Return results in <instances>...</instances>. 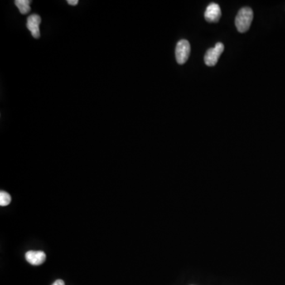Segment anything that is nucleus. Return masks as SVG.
<instances>
[{"label": "nucleus", "mask_w": 285, "mask_h": 285, "mask_svg": "<svg viewBox=\"0 0 285 285\" xmlns=\"http://www.w3.org/2000/svg\"><path fill=\"white\" fill-rule=\"evenodd\" d=\"M190 51H191V48H190L189 41L186 40L179 41L177 44L176 51H175L177 62L179 64H185L190 57Z\"/></svg>", "instance_id": "nucleus-3"}, {"label": "nucleus", "mask_w": 285, "mask_h": 285, "mask_svg": "<svg viewBox=\"0 0 285 285\" xmlns=\"http://www.w3.org/2000/svg\"><path fill=\"white\" fill-rule=\"evenodd\" d=\"M79 1L78 0H68V3L71 6H76Z\"/></svg>", "instance_id": "nucleus-9"}, {"label": "nucleus", "mask_w": 285, "mask_h": 285, "mask_svg": "<svg viewBox=\"0 0 285 285\" xmlns=\"http://www.w3.org/2000/svg\"><path fill=\"white\" fill-rule=\"evenodd\" d=\"M224 50V45L223 43H216L215 47L212 48L207 51L204 55V63L207 66L213 67L217 64L219 56L223 53Z\"/></svg>", "instance_id": "nucleus-2"}, {"label": "nucleus", "mask_w": 285, "mask_h": 285, "mask_svg": "<svg viewBox=\"0 0 285 285\" xmlns=\"http://www.w3.org/2000/svg\"><path fill=\"white\" fill-rule=\"evenodd\" d=\"M52 285H65V284H64V281L57 280V281H55Z\"/></svg>", "instance_id": "nucleus-10"}, {"label": "nucleus", "mask_w": 285, "mask_h": 285, "mask_svg": "<svg viewBox=\"0 0 285 285\" xmlns=\"http://www.w3.org/2000/svg\"><path fill=\"white\" fill-rule=\"evenodd\" d=\"M11 196L7 192H0V205L1 206H7L11 204Z\"/></svg>", "instance_id": "nucleus-8"}, {"label": "nucleus", "mask_w": 285, "mask_h": 285, "mask_svg": "<svg viewBox=\"0 0 285 285\" xmlns=\"http://www.w3.org/2000/svg\"><path fill=\"white\" fill-rule=\"evenodd\" d=\"M15 3L19 10L20 13L22 15H27L30 13V3H31L30 0H16Z\"/></svg>", "instance_id": "nucleus-7"}, {"label": "nucleus", "mask_w": 285, "mask_h": 285, "mask_svg": "<svg viewBox=\"0 0 285 285\" xmlns=\"http://www.w3.org/2000/svg\"><path fill=\"white\" fill-rule=\"evenodd\" d=\"M41 22V18L39 15H31L27 18V28L30 30L32 36L34 38H39L40 37V24Z\"/></svg>", "instance_id": "nucleus-5"}, {"label": "nucleus", "mask_w": 285, "mask_h": 285, "mask_svg": "<svg viewBox=\"0 0 285 285\" xmlns=\"http://www.w3.org/2000/svg\"><path fill=\"white\" fill-rule=\"evenodd\" d=\"M221 17V10L219 5L215 2L210 3L206 8L204 18L209 22H217Z\"/></svg>", "instance_id": "nucleus-4"}, {"label": "nucleus", "mask_w": 285, "mask_h": 285, "mask_svg": "<svg viewBox=\"0 0 285 285\" xmlns=\"http://www.w3.org/2000/svg\"><path fill=\"white\" fill-rule=\"evenodd\" d=\"M253 18V10L249 7H243L238 11L235 18V26L240 33L248 31Z\"/></svg>", "instance_id": "nucleus-1"}, {"label": "nucleus", "mask_w": 285, "mask_h": 285, "mask_svg": "<svg viewBox=\"0 0 285 285\" xmlns=\"http://www.w3.org/2000/svg\"><path fill=\"white\" fill-rule=\"evenodd\" d=\"M26 259L30 264L33 266H40L45 262L46 254L43 251L30 250L26 253Z\"/></svg>", "instance_id": "nucleus-6"}]
</instances>
